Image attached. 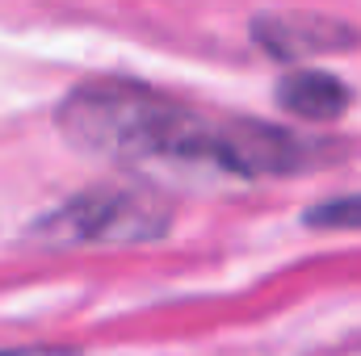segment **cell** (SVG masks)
<instances>
[{
	"label": "cell",
	"instance_id": "1",
	"mask_svg": "<svg viewBox=\"0 0 361 356\" xmlns=\"http://www.w3.org/2000/svg\"><path fill=\"white\" fill-rule=\"evenodd\" d=\"M59 130L68 143L109 160H189L240 177L298 172L311 147L277 126L210 117L130 80H92L63 96Z\"/></svg>",
	"mask_w": 361,
	"mask_h": 356
},
{
	"label": "cell",
	"instance_id": "2",
	"mask_svg": "<svg viewBox=\"0 0 361 356\" xmlns=\"http://www.w3.org/2000/svg\"><path fill=\"white\" fill-rule=\"evenodd\" d=\"M164 231L169 205L143 189H89L34 227V235L51 243H139Z\"/></svg>",
	"mask_w": 361,
	"mask_h": 356
},
{
	"label": "cell",
	"instance_id": "3",
	"mask_svg": "<svg viewBox=\"0 0 361 356\" xmlns=\"http://www.w3.org/2000/svg\"><path fill=\"white\" fill-rule=\"evenodd\" d=\"M252 38L281 59H307V55L357 46L353 25L332 21V17H311V13H265L252 21Z\"/></svg>",
	"mask_w": 361,
	"mask_h": 356
},
{
	"label": "cell",
	"instance_id": "4",
	"mask_svg": "<svg viewBox=\"0 0 361 356\" xmlns=\"http://www.w3.org/2000/svg\"><path fill=\"white\" fill-rule=\"evenodd\" d=\"M277 101H281L290 113L307 117V122H328V117H341V113L349 109L353 92L345 89L336 76H328V72H307V68H302V72L281 76Z\"/></svg>",
	"mask_w": 361,
	"mask_h": 356
},
{
	"label": "cell",
	"instance_id": "5",
	"mask_svg": "<svg viewBox=\"0 0 361 356\" xmlns=\"http://www.w3.org/2000/svg\"><path fill=\"white\" fill-rule=\"evenodd\" d=\"M307 222L311 227H328V231H353V227H361V193H353V197H332V201L315 205L307 214Z\"/></svg>",
	"mask_w": 361,
	"mask_h": 356
},
{
	"label": "cell",
	"instance_id": "6",
	"mask_svg": "<svg viewBox=\"0 0 361 356\" xmlns=\"http://www.w3.org/2000/svg\"><path fill=\"white\" fill-rule=\"evenodd\" d=\"M0 356H76L72 348H4Z\"/></svg>",
	"mask_w": 361,
	"mask_h": 356
}]
</instances>
